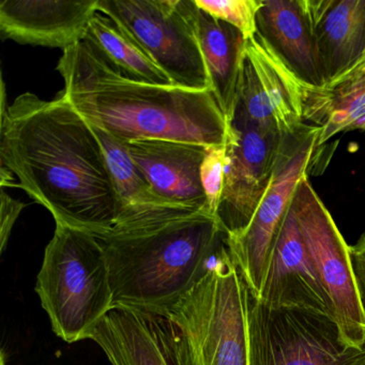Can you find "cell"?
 I'll list each match as a JSON object with an SVG mask.
<instances>
[{
	"instance_id": "obj_1",
	"label": "cell",
	"mask_w": 365,
	"mask_h": 365,
	"mask_svg": "<svg viewBox=\"0 0 365 365\" xmlns=\"http://www.w3.org/2000/svg\"><path fill=\"white\" fill-rule=\"evenodd\" d=\"M0 160L56 224L95 236L116 225L118 198L103 149L63 91L51 101L25 93L9 106L3 84Z\"/></svg>"
},
{
	"instance_id": "obj_2",
	"label": "cell",
	"mask_w": 365,
	"mask_h": 365,
	"mask_svg": "<svg viewBox=\"0 0 365 365\" xmlns=\"http://www.w3.org/2000/svg\"><path fill=\"white\" fill-rule=\"evenodd\" d=\"M56 69L65 82L63 96L76 112L120 142L226 144L230 123L211 89L134 80L87 40L63 51Z\"/></svg>"
},
{
	"instance_id": "obj_3",
	"label": "cell",
	"mask_w": 365,
	"mask_h": 365,
	"mask_svg": "<svg viewBox=\"0 0 365 365\" xmlns=\"http://www.w3.org/2000/svg\"><path fill=\"white\" fill-rule=\"evenodd\" d=\"M110 269L113 305L164 315L208 273L227 235L207 209H162L96 236Z\"/></svg>"
},
{
	"instance_id": "obj_4",
	"label": "cell",
	"mask_w": 365,
	"mask_h": 365,
	"mask_svg": "<svg viewBox=\"0 0 365 365\" xmlns=\"http://www.w3.org/2000/svg\"><path fill=\"white\" fill-rule=\"evenodd\" d=\"M250 301L226 242L202 281L164 314L178 365H249Z\"/></svg>"
},
{
	"instance_id": "obj_5",
	"label": "cell",
	"mask_w": 365,
	"mask_h": 365,
	"mask_svg": "<svg viewBox=\"0 0 365 365\" xmlns=\"http://www.w3.org/2000/svg\"><path fill=\"white\" fill-rule=\"evenodd\" d=\"M36 292L57 336L67 343L89 339L114 307L110 269L97 237L56 224Z\"/></svg>"
},
{
	"instance_id": "obj_6",
	"label": "cell",
	"mask_w": 365,
	"mask_h": 365,
	"mask_svg": "<svg viewBox=\"0 0 365 365\" xmlns=\"http://www.w3.org/2000/svg\"><path fill=\"white\" fill-rule=\"evenodd\" d=\"M198 10L195 0H98V12L125 31L173 85L208 91Z\"/></svg>"
},
{
	"instance_id": "obj_7",
	"label": "cell",
	"mask_w": 365,
	"mask_h": 365,
	"mask_svg": "<svg viewBox=\"0 0 365 365\" xmlns=\"http://www.w3.org/2000/svg\"><path fill=\"white\" fill-rule=\"evenodd\" d=\"M249 365H365V345L346 346L330 316L273 309L251 296Z\"/></svg>"
},
{
	"instance_id": "obj_8",
	"label": "cell",
	"mask_w": 365,
	"mask_h": 365,
	"mask_svg": "<svg viewBox=\"0 0 365 365\" xmlns=\"http://www.w3.org/2000/svg\"><path fill=\"white\" fill-rule=\"evenodd\" d=\"M292 206L343 343L348 347H364L365 316L352 272L349 245L307 176L299 181Z\"/></svg>"
},
{
	"instance_id": "obj_9",
	"label": "cell",
	"mask_w": 365,
	"mask_h": 365,
	"mask_svg": "<svg viewBox=\"0 0 365 365\" xmlns=\"http://www.w3.org/2000/svg\"><path fill=\"white\" fill-rule=\"evenodd\" d=\"M319 132L318 128L309 125L302 133L286 142L272 183L251 223L242 234L226 239L230 256L254 299L262 294L277 237L297 185L307 176L317 149Z\"/></svg>"
},
{
	"instance_id": "obj_10",
	"label": "cell",
	"mask_w": 365,
	"mask_h": 365,
	"mask_svg": "<svg viewBox=\"0 0 365 365\" xmlns=\"http://www.w3.org/2000/svg\"><path fill=\"white\" fill-rule=\"evenodd\" d=\"M288 140L234 115L226 140L225 176L217 212L227 237L242 234L251 223Z\"/></svg>"
},
{
	"instance_id": "obj_11",
	"label": "cell",
	"mask_w": 365,
	"mask_h": 365,
	"mask_svg": "<svg viewBox=\"0 0 365 365\" xmlns=\"http://www.w3.org/2000/svg\"><path fill=\"white\" fill-rule=\"evenodd\" d=\"M235 114L285 140L309 125L303 119L300 81L257 34L245 43Z\"/></svg>"
},
{
	"instance_id": "obj_12",
	"label": "cell",
	"mask_w": 365,
	"mask_h": 365,
	"mask_svg": "<svg viewBox=\"0 0 365 365\" xmlns=\"http://www.w3.org/2000/svg\"><path fill=\"white\" fill-rule=\"evenodd\" d=\"M256 300L273 309H304L333 318L292 202L275 243L264 288Z\"/></svg>"
},
{
	"instance_id": "obj_13",
	"label": "cell",
	"mask_w": 365,
	"mask_h": 365,
	"mask_svg": "<svg viewBox=\"0 0 365 365\" xmlns=\"http://www.w3.org/2000/svg\"><path fill=\"white\" fill-rule=\"evenodd\" d=\"M98 12V0H3L0 35L27 46L63 48L80 43Z\"/></svg>"
},
{
	"instance_id": "obj_14",
	"label": "cell",
	"mask_w": 365,
	"mask_h": 365,
	"mask_svg": "<svg viewBox=\"0 0 365 365\" xmlns=\"http://www.w3.org/2000/svg\"><path fill=\"white\" fill-rule=\"evenodd\" d=\"M153 191L170 204L207 209L200 168L209 147L168 140L125 143Z\"/></svg>"
},
{
	"instance_id": "obj_15",
	"label": "cell",
	"mask_w": 365,
	"mask_h": 365,
	"mask_svg": "<svg viewBox=\"0 0 365 365\" xmlns=\"http://www.w3.org/2000/svg\"><path fill=\"white\" fill-rule=\"evenodd\" d=\"M89 339L101 347L110 365H178L172 324L164 315L114 307Z\"/></svg>"
},
{
	"instance_id": "obj_16",
	"label": "cell",
	"mask_w": 365,
	"mask_h": 365,
	"mask_svg": "<svg viewBox=\"0 0 365 365\" xmlns=\"http://www.w3.org/2000/svg\"><path fill=\"white\" fill-rule=\"evenodd\" d=\"M257 35L303 84L326 87L305 0H262Z\"/></svg>"
},
{
	"instance_id": "obj_17",
	"label": "cell",
	"mask_w": 365,
	"mask_h": 365,
	"mask_svg": "<svg viewBox=\"0 0 365 365\" xmlns=\"http://www.w3.org/2000/svg\"><path fill=\"white\" fill-rule=\"evenodd\" d=\"M326 87L365 54V0H305Z\"/></svg>"
},
{
	"instance_id": "obj_18",
	"label": "cell",
	"mask_w": 365,
	"mask_h": 365,
	"mask_svg": "<svg viewBox=\"0 0 365 365\" xmlns=\"http://www.w3.org/2000/svg\"><path fill=\"white\" fill-rule=\"evenodd\" d=\"M197 36L210 78L211 91L230 123L237 106L247 40L238 29L202 9L197 14Z\"/></svg>"
},
{
	"instance_id": "obj_19",
	"label": "cell",
	"mask_w": 365,
	"mask_h": 365,
	"mask_svg": "<svg viewBox=\"0 0 365 365\" xmlns=\"http://www.w3.org/2000/svg\"><path fill=\"white\" fill-rule=\"evenodd\" d=\"M300 91L304 123L320 131L316 148L339 133L365 132V73L324 88L300 82Z\"/></svg>"
},
{
	"instance_id": "obj_20",
	"label": "cell",
	"mask_w": 365,
	"mask_h": 365,
	"mask_svg": "<svg viewBox=\"0 0 365 365\" xmlns=\"http://www.w3.org/2000/svg\"><path fill=\"white\" fill-rule=\"evenodd\" d=\"M93 129L103 149L116 190L119 204L117 223L144 213L180 207L166 202L153 191L135 162L132 160L125 143L116 140L103 130L93 127Z\"/></svg>"
},
{
	"instance_id": "obj_21",
	"label": "cell",
	"mask_w": 365,
	"mask_h": 365,
	"mask_svg": "<svg viewBox=\"0 0 365 365\" xmlns=\"http://www.w3.org/2000/svg\"><path fill=\"white\" fill-rule=\"evenodd\" d=\"M84 40L95 44L125 76L157 85H173L145 51L110 19L97 14Z\"/></svg>"
},
{
	"instance_id": "obj_22",
	"label": "cell",
	"mask_w": 365,
	"mask_h": 365,
	"mask_svg": "<svg viewBox=\"0 0 365 365\" xmlns=\"http://www.w3.org/2000/svg\"><path fill=\"white\" fill-rule=\"evenodd\" d=\"M196 6L217 20L238 29L245 40L257 34L258 10L262 0H195Z\"/></svg>"
},
{
	"instance_id": "obj_23",
	"label": "cell",
	"mask_w": 365,
	"mask_h": 365,
	"mask_svg": "<svg viewBox=\"0 0 365 365\" xmlns=\"http://www.w3.org/2000/svg\"><path fill=\"white\" fill-rule=\"evenodd\" d=\"M225 163L226 144L209 147L200 168V180L207 200L206 208L215 217L223 191Z\"/></svg>"
},
{
	"instance_id": "obj_24",
	"label": "cell",
	"mask_w": 365,
	"mask_h": 365,
	"mask_svg": "<svg viewBox=\"0 0 365 365\" xmlns=\"http://www.w3.org/2000/svg\"><path fill=\"white\" fill-rule=\"evenodd\" d=\"M25 208V204L12 198L6 193L5 189H1V225H0V249L1 252L7 247L12 228L20 213Z\"/></svg>"
},
{
	"instance_id": "obj_25",
	"label": "cell",
	"mask_w": 365,
	"mask_h": 365,
	"mask_svg": "<svg viewBox=\"0 0 365 365\" xmlns=\"http://www.w3.org/2000/svg\"><path fill=\"white\" fill-rule=\"evenodd\" d=\"M349 255L361 307L365 316V234L361 235L354 245H349Z\"/></svg>"
},
{
	"instance_id": "obj_26",
	"label": "cell",
	"mask_w": 365,
	"mask_h": 365,
	"mask_svg": "<svg viewBox=\"0 0 365 365\" xmlns=\"http://www.w3.org/2000/svg\"><path fill=\"white\" fill-rule=\"evenodd\" d=\"M365 73V61L362 63H358V65L352 67L349 71L344 73L343 76H339V78L334 81L332 84L329 85L327 87L336 86V85L341 84V83L346 82V81L354 80V78H359V76H363ZM324 88V87H322Z\"/></svg>"
},
{
	"instance_id": "obj_27",
	"label": "cell",
	"mask_w": 365,
	"mask_h": 365,
	"mask_svg": "<svg viewBox=\"0 0 365 365\" xmlns=\"http://www.w3.org/2000/svg\"><path fill=\"white\" fill-rule=\"evenodd\" d=\"M0 170H1V179H0L1 189H5L6 187H18V183H14V174L8 168H6L5 166H1Z\"/></svg>"
}]
</instances>
